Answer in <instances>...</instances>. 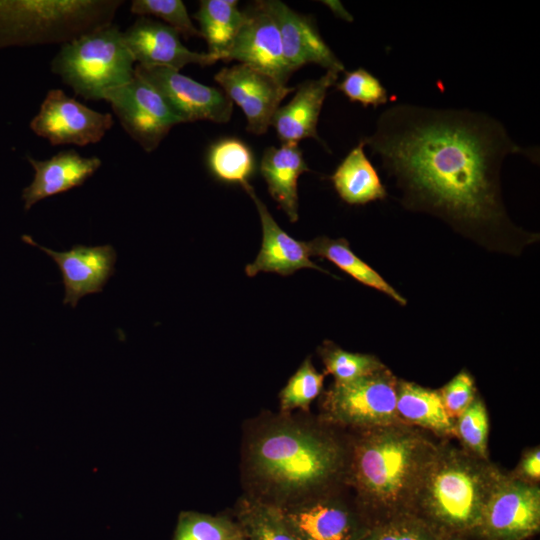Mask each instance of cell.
<instances>
[{
	"label": "cell",
	"instance_id": "ba28073f",
	"mask_svg": "<svg viewBox=\"0 0 540 540\" xmlns=\"http://www.w3.org/2000/svg\"><path fill=\"white\" fill-rule=\"evenodd\" d=\"M278 509L297 540H359L371 526L345 485Z\"/></svg>",
	"mask_w": 540,
	"mask_h": 540
},
{
	"label": "cell",
	"instance_id": "9a60e30c",
	"mask_svg": "<svg viewBox=\"0 0 540 540\" xmlns=\"http://www.w3.org/2000/svg\"><path fill=\"white\" fill-rule=\"evenodd\" d=\"M122 35L127 49L140 65L179 71L188 64L207 66L218 61L208 52L189 50L175 29L149 17L140 16Z\"/></svg>",
	"mask_w": 540,
	"mask_h": 540
},
{
	"label": "cell",
	"instance_id": "74e56055",
	"mask_svg": "<svg viewBox=\"0 0 540 540\" xmlns=\"http://www.w3.org/2000/svg\"><path fill=\"white\" fill-rule=\"evenodd\" d=\"M238 540H246V538H245V537H243V538H241V539H238Z\"/></svg>",
	"mask_w": 540,
	"mask_h": 540
},
{
	"label": "cell",
	"instance_id": "3957f363",
	"mask_svg": "<svg viewBox=\"0 0 540 540\" xmlns=\"http://www.w3.org/2000/svg\"><path fill=\"white\" fill-rule=\"evenodd\" d=\"M348 432L345 486L370 525L413 514L419 486L439 441L404 423Z\"/></svg>",
	"mask_w": 540,
	"mask_h": 540
},
{
	"label": "cell",
	"instance_id": "8992f818",
	"mask_svg": "<svg viewBox=\"0 0 540 540\" xmlns=\"http://www.w3.org/2000/svg\"><path fill=\"white\" fill-rule=\"evenodd\" d=\"M134 58L122 32L113 23L61 45L51 71L87 100H103V93L129 82L135 75Z\"/></svg>",
	"mask_w": 540,
	"mask_h": 540
},
{
	"label": "cell",
	"instance_id": "4dcf8cb0",
	"mask_svg": "<svg viewBox=\"0 0 540 540\" xmlns=\"http://www.w3.org/2000/svg\"><path fill=\"white\" fill-rule=\"evenodd\" d=\"M454 424L456 438L461 446L482 459H489V416L486 405L478 394Z\"/></svg>",
	"mask_w": 540,
	"mask_h": 540
},
{
	"label": "cell",
	"instance_id": "4316f807",
	"mask_svg": "<svg viewBox=\"0 0 540 540\" xmlns=\"http://www.w3.org/2000/svg\"><path fill=\"white\" fill-rule=\"evenodd\" d=\"M207 163L212 174L228 183L242 187L255 171V158L250 147L237 138H223L209 148Z\"/></svg>",
	"mask_w": 540,
	"mask_h": 540
},
{
	"label": "cell",
	"instance_id": "5bb4252c",
	"mask_svg": "<svg viewBox=\"0 0 540 540\" xmlns=\"http://www.w3.org/2000/svg\"><path fill=\"white\" fill-rule=\"evenodd\" d=\"M279 29L283 56L291 73L306 64H317L326 71L344 72L345 67L320 35L310 16L300 14L279 0L256 2Z\"/></svg>",
	"mask_w": 540,
	"mask_h": 540
},
{
	"label": "cell",
	"instance_id": "30bf717a",
	"mask_svg": "<svg viewBox=\"0 0 540 540\" xmlns=\"http://www.w3.org/2000/svg\"><path fill=\"white\" fill-rule=\"evenodd\" d=\"M121 126L146 152L154 151L170 129L182 123L159 92L137 74L103 93Z\"/></svg>",
	"mask_w": 540,
	"mask_h": 540
},
{
	"label": "cell",
	"instance_id": "d6986e66",
	"mask_svg": "<svg viewBox=\"0 0 540 540\" xmlns=\"http://www.w3.org/2000/svg\"><path fill=\"white\" fill-rule=\"evenodd\" d=\"M338 72L326 71L318 79L301 83L292 100L275 112L271 125L275 128L281 144H298L313 138L326 145L317 132V124L329 88L337 83Z\"/></svg>",
	"mask_w": 540,
	"mask_h": 540
},
{
	"label": "cell",
	"instance_id": "ac0fdd59",
	"mask_svg": "<svg viewBox=\"0 0 540 540\" xmlns=\"http://www.w3.org/2000/svg\"><path fill=\"white\" fill-rule=\"evenodd\" d=\"M243 189L256 205L262 226L261 249L254 262L245 267L247 276L253 277L259 272H275L288 276L302 268L329 273L310 260L307 242L297 241L283 231L250 183Z\"/></svg>",
	"mask_w": 540,
	"mask_h": 540
},
{
	"label": "cell",
	"instance_id": "d590c367",
	"mask_svg": "<svg viewBox=\"0 0 540 540\" xmlns=\"http://www.w3.org/2000/svg\"><path fill=\"white\" fill-rule=\"evenodd\" d=\"M511 476L529 483L539 485L540 481V448L534 446L523 452L517 466L512 472H509Z\"/></svg>",
	"mask_w": 540,
	"mask_h": 540
},
{
	"label": "cell",
	"instance_id": "44dd1931",
	"mask_svg": "<svg viewBox=\"0 0 540 540\" xmlns=\"http://www.w3.org/2000/svg\"><path fill=\"white\" fill-rule=\"evenodd\" d=\"M298 144L267 147L260 162V172L268 191L291 222L298 220V178L309 172Z\"/></svg>",
	"mask_w": 540,
	"mask_h": 540
},
{
	"label": "cell",
	"instance_id": "5b68a950",
	"mask_svg": "<svg viewBox=\"0 0 540 540\" xmlns=\"http://www.w3.org/2000/svg\"><path fill=\"white\" fill-rule=\"evenodd\" d=\"M122 0H0V48L65 44L112 24Z\"/></svg>",
	"mask_w": 540,
	"mask_h": 540
},
{
	"label": "cell",
	"instance_id": "d4e9b609",
	"mask_svg": "<svg viewBox=\"0 0 540 540\" xmlns=\"http://www.w3.org/2000/svg\"><path fill=\"white\" fill-rule=\"evenodd\" d=\"M307 246L310 255L328 259L360 283L383 292L400 305H406V299L400 293L352 252L346 239L321 236L307 242Z\"/></svg>",
	"mask_w": 540,
	"mask_h": 540
},
{
	"label": "cell",
	"instance_id": "8d00e7d4",
	"mask_svg": "<svg viewBox=\"0 0 540 540\" xmlns=\"http://www.w3.org/2000/svg\"><path fill=\"white\" fill-rule=\"evenodd\" d=\"M438 540H468V539L459 535H444V536H440Z\"/></svg>",
	"mask_w": 540,
	"mask_h": 540
},
{
	"label": "cell",
	"instance_id": "f546056e",
	"mask_svg": "<svg viewBox=\"0 0 540 540\" xmlns=\"http://www.w3.org/2000/svg\"><path fill=\"white\" fill-rule=\"evenodd\" d=\"M325 374L307 357L279 393L281 413L299 409L308 412L311 403L322 393Z\"/></svg>",
	"mask_w": 540,
	"mask_h": 540
},
{
	"label": "cell",
	"instance_id": "836d02e7",
	"mask_svg": "<svg viewBox=\"0 0 540 540\" xmlns=\"http://www.w3.org/2000/svg\"><path fill=\"white\" fill-rule=\"evenodd\" d=\"M351 102H358L363 107H378L388 102V92L380 80L364 68L345 72L343 80L336 83Z\"/></svg>",
	"mask_w": 540,
	"mask_h": 540
},
{
	"label": "cell",
	"instance_id": "7a4b0ae2",
	"mask_svg": "<svg viewBox=\"0 0 540 540\" xmlns=\"http://www.w3.org/2000/svg\"><path fill=\"white\" fill-rule=\"evenodd\" d=\"M349 432L318 417L271 415L245 436L247 496L283 507L345 485Z\"/></svg>",
	"mask_w": 540,
	"mask_h": 540
},
{
	"label": "cell",
	"instance_id": "9c48e42d",
	"mask_svg": "<svg viewBox=\"0 0 540 540\" xmlns=\"http://www.w3.org/2000/svg\"><path fill=\"white\" fill-rule=\"evenodd\" d=\"M540 530V487L504 472L471 539L527 540Z\"/></svg>",
	"mask_w": 540,
	"mask_h": 540
},
{
	"label": "cell",
	"instance_id": "4fadbf2b",
	"mask_svg": "<svg viewBox=\"0 0 540 540\" xmlns=\"http://www.w3.org/2000/svg\"><path fill=\"white\" fill-rule=\"evenodd\" d=\"M214 80L241 108L247 119V131L255 135L267 132L280 103L295 90L241 63L222 68L214 75Z\"/></svg>",
	"mask_w": 540,
	"mask_h": 540
},
{
	"label": "cell",
	"instance_id": "8fae6325",
	"mask_svg": "<svg viewBox=\"0 0 540 540\" xmlns=\"http://www.w3.org/2000/svg\"><path fill=\"white\" fill-rule=\"evenodd\" d=\"M135 74L159 92L182 123L208 120L222 124L231 119L233 102L215 87L161 66L137 64Z\"/></svg>",
	"mask_w": 540,
	"mask_h": 540
},
{
	"label": "cell",
	"instance_id": "6da1fadb",
	"mask_svg": "<svg viewBox=\"0 0 540 540\" xmlns=\"http://www.w3.org/2000/svg\"><path fill=\"white\" fill-rule=\"evenodd\" d=\"M362 141L395 179L407 206L467 229L508 223L500 193L506 157L539 162V149L516 143L498 119L463 108L397 103Z\"/></svg>",
	"mask_w": 540,
	"mask_h": 540
},
{
	"label": "cell",
	"instance_id": "e0dca14e",
	"mask_svg": "<svg viewBox=\"0 0 540 540\" xmlns=\"http://www.w3.org/2000/svg\"><path fill=\"white\" fill-rule=\"evenodd\" d=\"M23 240L44 251L57 263L65 287L63 302L72 307L85 295L101 292L114 272L117 255L111 245H75L69 251L57 252L40 246L30 236H23Z\"/></svg>",
	"mask_w": 540,
	"mask_h": 540
},
{
	"label": "cell",
	"instance_id": "e575fe53",
	"mask_svg": "<svg viewBox=\"0 0 540 540\" xmlns=\"http://www.w3.org/2000/svg\"><path fill=\"white\" fill-rule=\"evenodd\" d=\"M441 401L447 415L455 421L477 396L473 377L462 370L440 390Z\"/></svg>",
	"mask_w": 540,
	"mask_h": 540
},
{
	"label": "cell",
	"instance_id": "2e32d148",
	"mask_svg": "<svg viewBox=\"0 0 540 540\" xmlns=\"http://www.w3.org/2000/svg\"><path fill=\"white\" fill-rule=\"evenodd\" d=\"M232 60L265 73L287 86L292 73L284 60L279 29L274 19L257 3L252 10L247 11V19L223 61Z\"/></svg>",
	"mask_w": 540,
	"mask_h": 540
},
{
	"label": "cell",
	"instance_id": "7402d4cb",
	"mask_svg": "<svg viewBox=\"0 0 540 540\" xmlns=\"http://www.w3.org/2000/svg\"><path fill=\"white\" fill-rule=\"evenodd\" d=\"M396 412L402 423L422 429L440 440L456 438L454 421L447 415L438 390L398 379Z\"/></svg>",
	"mask_w": 540,
	"mask_h": 540
},
{
	"label": "cell",
	"instance_id": "ffe728a7",
	"mask_svg": "<svg viewBox=\"0 0 540 540\" xmlns=\"http://www.w3.org/2000/svg\"><path fill=\"white\" fill-rule=\"evenodd\" d=\"M27 160L34 178L22 191L26 211L40 200L82 185L102 163L100 158L82 156L74 149L62 150L43 161L31 156Z\"/></svg>",
	"mask_w": 540,
	"mask_h": 540
},
{
	"label": "cell",
	"instance_id": "1f68e13d",
	"mask_svg": "<svg viewBox=\"0 0 540 540\" xmlns=\"http://www.w3.org/2000/svg\"><path fill=\"white\" fill-rule=\"evenodd\" d=\"M130 10L139 16L150 15L163 20L185 38L201 37L181 0H133Z\"/></svg>",
	"mask_w": 540,
	"mask_h": 540
},
{
	"label": "cell",
	"instance_id": "f1b7e54d",
	"mask_svg": "<svg viewBox=\"0 0 540 540\" xmlns=\"http://www.w3.org/2000/svg\"><path fill=\"white\" fill-rule=\"evenodd\" d=\"M325 372L336 383H346L377 372L386 366L370 354L345 351L332 341L326 340L318 348Z\"/></svg>",
	"mask_w": 540,
	"mask_h": 540
},
{
	"label": "cell",
	"instance_id": "cb8c5ba5",
	"mask_svg": "<svg viewBox=\"0 0 540 540\" xmlns=\"http://www.w3.org/2000/svg\"><path fill=\"white\" fill-rule=\"evenodd\" d=\"M193 17L208 44V53L224 60L247 19V11L240 10L236 0H201Z\"/></svg>",
	"mask_w": 540,
	"mask_h": 540
},
{
	"label": "cell",
	"instance_id": "7c38bea8",
	"mask_svg": "<svg viewBox=\"0 0 540 540\" xmlns=\"http://www.w3.org/2000/svg\"><path fill=\"white\" fill-rule=\"evenodd\" d=\"M113 123L111 114L95 111L61 89H51L30 128L51 145L85 146L99 142Z\"/></svg>",
	"mask_w": 540,
	"mask_h": 540
},
{
	"label": "cell",
	"instance_id": "52a82bcc",
	"mask_svg": "<svg viewBox=\"0 0 540 540\" xmlns=\"http://www.w3.org/2000/svg\"><path fill=\"white\" fill-rule=\"evenodd\" d=\"M398 379L387 368L322 392L319 419L345 431L402 423L396 412Z\"/></svg>",
	"mask_w": 540,
	"mask_h": 540
},
{
	"label": "cell",
	"instance_id": "603a6c76",
	"mask_svg": "<svg viewBox=\"0 0 540 540\" xmlns=\"http://www.w3.org/2000/svg\"><path fill=\"white\" fill-rule=\"evenodd\" d=\"M362 139L338 165L330 179L340 198L350 205L382 200L387 192L364 151Z\"/></svg>",
	"mask_w": 540,
	"mask_h": 540
},
{
	"label": "cell",
	"instance_id": "484cf974",
	"mask_svg": "<svg viewBox=\"0 0 540 540\" xmlns=\"http://www.w3.org/2000/svg\"><path fill=\"white\" fill-rule=\"evenodd\" d=\"M234 515L246 540H297L277 507L253 497H242Z\"/></svg>",
	"mask_w": 540,
	"mask_h": 540
},
{
	"label": "cell",
	"instance_id": "83f0119b",
	"mask_svg": "<svg viewBox=\"0 0 540 540\" xmlns=\"http://www.w3.org/2000/svg\"><path fill=\"white\" fill-rule=\"evenodd\" d=\"M243 537L235 518L183 511L178 517L172 540H238Z\"/></svg>",
	"mask_w": 540,
	"mask_h": 540
},
{
	"label": "cell",
	"instance_id": "d6a6232c",
	"mask_svg": "<svg viewBox=\"0 0 540 540\" xmlns=\"http://www.w3.org/2000/svg\"><path fill=\"white\" fill-rule=\"evenodd\" d=\"M439 536L416 515L404 514L373 524L359 540H438Z\"/></svg>",
	"mask_w": 540,
	"mask_h": 540
},
{
	"label": "cell",
	"instance_id": "277c9868",
	"mask_svg": "<svg viewBox=\"0 0 540 540\" xmlns=\"http://www.w3.org/2000/svg\"><path fill=\"white\" fill-rule=\"evenodd\" d=\"M502 471L449 440H440L419 486L413 514L439 537L471 539Z\"/></svg>",
	"mask_w": 540,
	"mask_h": 540
}]
</instances>
